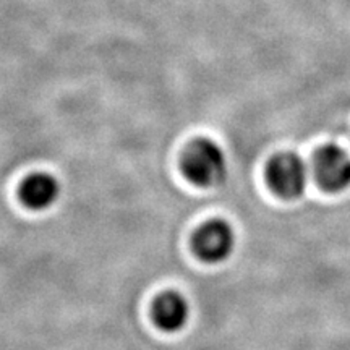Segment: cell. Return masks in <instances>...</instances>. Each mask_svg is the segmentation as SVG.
<instances>
[{"instance_id": "7a4b0ae2", "label": "cell", "mask_w": 350, "mask_h": 350, "mask_svg": "<svg viewBox=\"0 0 350 350\" xmlns=\"http://www.w3.org/2000/svg\"><path fill=\"white\" fill-rule=\"evenodd\" d=\"M268 180L282 198H299L306 187V167L295 154H279L268 165Z\"/></svg>"}, {"instance_id": "5b68a950", "label": "cell", "mask_w": 350, "mask_h": 350, "mask_svg": "<svg viewBox=\"0 0 350 350\" xmlns=\"http://www.w3.org/2000/svg\"><path fill=\"white\" fill-rule=\"evenodd\" d=\"M152 317L157 327L167 332H177L185 327L190 317V306L177 292H165L154 301Z\"/></svg>"}, {"instance_id": "277c9868", "label": "cell", "mask_w": 350, "mask_h": 350, "mask_svg": "<svg viewBox=\"0 0 350 350\" xmlns=\"http://www.w3.org/2000/svg\"><path fill=\"white\" fill-rule=\"evenodd\" d=\"M317 175L326 190H344L350 185V156L334 144L323 148L317 156Z\"/></svg>"}, {"instance_id": "3957f363", "label": "cell", "mask_w": 350, "mask_h": 350, "mask_svg": "<svg viewBox=\"0 0 350 350\" xmlns=\"http://www.w3.org/2000/svg\"><path fill=\"white\" fill-rule=\"evenodd\" d=\"M235 247V234L224 221L206 222L193 237V250L200 260L221 262L229 258Z\"/></svg>"}, {"instance_id": "6da1fadb", "label": "cell", "mask_w": 350, "mask_h": 350, "mask_svg": "<svg viewBox=\"0 0 350 350\" xmlns=\"http://www.w3.org/2000/svg\"><path fill=\"white\" fill-rule=\"evenodd\" d=\"M182 170L195 185L216 187L224 182L227 175L224 151L211 139H196L183 154Z\"/></svg>"}, {"instance_id": "8992f818", "label": "cell", "mask_w": 350, "mask_h": 350, "mask_svg": "<svg viewBox=\"0 0 350 350\" xmlns=\"http://www.w3.org/2000/svg\"><path fill=\"white\" fill-rule=\"evenodd\" d=\"M60 195V185L49 174H33L20 188L21 201L29 209H47L55 203Z\"/></svg>"}]
</instances>
